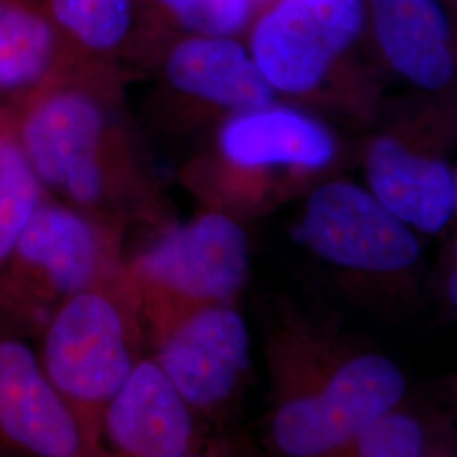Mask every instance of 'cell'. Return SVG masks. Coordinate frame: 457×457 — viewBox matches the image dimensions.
I'll list each match as a JSON object with an SVG mask.
<instances>
[{
  "label": "cell",
  "instance_id": "cell-20",
  "mask_svg": "<svg viewBox=\"0 0 457 457\" xmlns=\"http://www.w3.org/2000/svg\"><path fill=\"white\" fill-rule=\"evenodd\" d=\"M436 288L442 303H445V307L457 315V262L444 256L436 279Z\"/></svg>",
  "mask_w": 457,
  "mask_h": 457
},
{
  "label": "cell",
  "instance_id": "cell-16",
  "mask_svg": "<svg viewBox=\"0 0 457 457\" xmlns=\"http://www.w3.org/2000/svg\"><path fill=\"white\" fill-rule=\"evenodd\" d=\"M73 63L46 0H0V111Z\"/></svg>",
  "mask_w": 457,
  "mask_h": 457
},
{
  "label": "cell",
  "instance_id": "cell-5",
  "mask_svg": "<svg viewBox=\"0 0 457 457\" xmlns=\"http://www.w3.org/2000/svg\"><path fill=\"white\" fill-rule=\"evenodd\" d=\"M39 358L87 439L102 449V417L145 358L147 332L126 270L70 296L39 336Z\"/></svg>",
  "mask_w": 457,
  "mask_h": 457
},
{
  "label": "cell",
  "instance_id": "cell-22",
  "mask_svg": "<svg viewBox=\"0 0 457 457\" xmlns=\"http://www.w3.org/2000/svg\"><path fill=\"white\" fill-rule=\"evenodd\" d=\"M445 258H449V260H454L457 262V232L453 236V239L449 241V245H447V249H445V254H444Z\"/></svg>",
  "mask_w": 457,
  "mask_h": 457
},
{
  "label": "cell",
  "instance_id": "cell-8",
  "mask_svg": "<svg viewBox=\"0 0 457 457\" xmlns=\"http://www.w3.org/2000/svg\"><path fill=\"white\" fill-rule=\"evenodd\" d=\"M366 22L364 0H270L249 26L247 48L277 96L337 100L345 111L368 117L373 98L339 73Z\"/></svg>",
  "mask_w": 457,
  "mask_h": 457
},
{
  "label": "cell",
  "instance_id": "cell-7",
  "mask_svg": "<svg viewBox=\"0 0 457 457\" xmlns=\"http://www.w3.org/2000/svg\"><path fill=\"white\" fill-rule=\"evenodd\" d=\"M149 337L188 312L237 305L251 277L245 224L202 209L185 222H163L156 236L124 260Z\"/></svg>",
  "mask_w": 457,
  "mask_h": 457
},
{
  "label": "cell",
  "instance_id": "cell-19",
  "mask_svg": "<svg viewBox=\"0 0 457 457\" xmlns=\"http://www.w3.org/2000/svg\"><path fill=\"white\" fill-rule=\"evenodd\" d=\"M153 14L181 34L241 36L262 9V0H147Z\"/></svg>",
  "mask_w": 457,
  "mask_h": 457
},
{
  "label": "cell",
  "instance_id": "cell-1",
  "mask_svg": "<svg viewBox=\"0 0 457 457\" xmlns=\"http://www.w3.org/2000/svg\"><path fill=\"white\" fill-rule=\"evenodd\" d=\"M2 112L49 195L124 228L166 222L168 198L124 111L120 71L75 62Z\"/></svg>",
  "mask_w": 457,
  "mask_h": 457
},
{
  "label": "cell",
  "instance_id": "cell-4",
  "mask_svg": "<svg viewBox=\"0 0 457 457\" xmlns=\"http://www.w3.org/2000/svg\"><path fill=\"white\" fill-rule=\"evenodd\" d=\"M294 234L366 309L393 317L422 300L419 232L366 187L339 177L319 183L305 195Z\"/></svg>",
  "mask_w": 457,
  "mask_h": 457
},
{
  "label": "cell",
  "instance_id": "cell-14",
  "mask_svg": "<svg viewBox=\"0 0 457 457\" xmlns=\"http://www.w3.org/2000/svg\"><path fill=\"white\" fill-rule=\"evenodd\" d=\"M368 19L393 73L425 96L457 97V48L441 0H370Z\"/></svg>",
  "mask_w": 457,
  "mask_h": 457
},
{
  "label": "cell",
  "instance_id": "cell-18",
  "mask_svg": "<svg viewBox=\"0 0 457 457\" xmlns=\"http://www.w3.org/2000/svg\"><path fill=\"white\" fill-rule=\"evenodd\" d=\"M48 196L7 117L0 112V273L34 212Z\"/></svg>",
  "mask_w": 457,
  "mask_h": 457
},
{
  "label": "cell",
  "instance_id": "cell-12",
  "mask_svg": "<svg viewBox=\"0 0 457 457\" xmlns=\"http://www.w3.org/2000/svg\"><path fill=\"white\" fill-rule=\"evenodd\" d=\"M0 451L100 456L53 386L31 339L0 324Z\"/></svg>",
  "mask_w": 457,
  "mask_h": 457
},
{
  "label": "cell",
  "instance_id": "cell-21",
  "mask_svg": "<svg viewBox=\"0 0 457 457\" xmlns=\"http://www.w3.org/2000/svg\"><path fill=\"white\" fill-rule=\"evenodd\" d=\"M437 402H441L445 409L449 410L457 420V373L445 378V381L439 385L437 396H434Z\"/></svg>",
  "mask_w": 457,
  "mask_h": 457
},
{
  "label": "cell",
  "instance_id": "cell-11",
  "mask_svg": "<svg viewBox=\"0 0 457 457\" xmlns=\"http://www.w3.org/2000/svg\"><path fill=\"white\" fill-rule=\"evenodd\" d=\"M100 442L109 454L128 457L202 456L217 454L215 451L226 454L228 449V444L209 439L207 422L151 356L136 364L109 402Z\"/></svg>",
  "mask_w": 457,
  "mask_h": 457
},
{
  "label": "cell",
  "instance_id": "cell-3",
  "mask_svg": "<svg viewBox=\"0 0 457 457\" xmlns=\"http://www.w3.org/2000/svg\"><path fill=\"white\" fill-rule=\"evenodd\" d=\"M343 145L319 115L271 102L224 117L181 180L204 209L243 224L337 177Z\"/></svg>",
  "mask_w": 457,
  "mask_h": 457
},
{
  "label": "cell",
  "instance_id": "cell-2",
  "mask_svg": "<svg viewBox=\"0 0 457 457\" xmlns=\"http://www.w3.org/2000/svg\"><path fill=\"white\" fill-rule=\"evenodd\" d=\"M266 441L279 456L337 457L409 393L407 376L388 354L292 303L278 309L266 330Z\"/></svg>",
  "mask_w": 457,
  "mask_h": 457
},
{
  "label": "cell",
  "instance_id": "cell-6",
  "mask_svg": "<svg viewBox=\"0 0 457 457\" xmlns=\"http://www.w3.org/2000/svg\"><path fill=\"white\" fill-rule=\"evenodd\" d=\"M126 232L49 195L0 273V324L39 339L65 300L122 270Z\"/></svg>",
  "mask_w": 457,
  "mask_h": 457
},
{
  "label": "cell",
  "instance_id": "cell-13",
  "mask_svg": "<svg viewBox=\"0 0 457 457\" xmlns=\"http://www.w3.org/2000/svg\"><path fill=\"white\" fill-rule=\"evenodd\" d=\"M160 68L170 96L219 120L278 100L239 36L181 34L163 46Z\"/></svg>",
  "mask_w": 457,
  "mask_h": 457
},
{
  "label": "cell",
  "instance_id": "cell-15",
  "mask_svg": "<svg viewBox=\"0 0 457 457\" xmlns=\"http://www.w3.org/2000/svg\"><path fill=\"white\" fill-rule=\"evenodd\" d=\"M49 16L73 62L120 71L162 26L147 0H46Z\"/></svg>",
  "mask_w": 457,
  "mask_h": 457
},
{
  "label": "cell",
  "instance_id": "cell-10",
  "mask_svg": "<svg viewBox=\"0 0 457 457\" xmlns=\"http://www.w3.org/2000/svg\"><path fill=\"white\" fill-rule=\"evenodd\" d=\"M160 364L185 402L209 424L237 407L251 378V334L237 305L188 312L149 337Z\"/></svg>",
  "mask_w": 457,
  "mask_h": 457
},
{
  "label": "cell",
  "instance_id": "cell-17",
  "mask_svg": "<svg viewBox=\"0 0 457 457\" xmlns=\"http://www.w3.org/2000/svg\"><path fill=\"white\" fill-rule=\"evenodd\" d=\"M457 420L434 396L410 392L360 428L337 457H456Z\"/></svg>",
  "mask_w": 457,
  "mask_h": 457
},
{
  "label": "cell",
  "instance_id": "cell-9",
  "mask_svg": "<svg viewBox=\"0 0 457 457\" xmlns=\"http://www.w3.org/2000/svg\"><path fill=\"white\" fill-rule=\"evenodd\" d=\"M457 97L428 96L388 119L364 143L366 188L419 234L437 236L454 220Z\"/></svg>",
  "mask_w": 457,
  "mask_h": 457
},
{
  "label": "cell",
  "instance_id": "cell-23",
  "mask_svg": "<svg viewBox=\"0 0 457 457\" xmlns=\"http://www.w3.org/2000/svg\"><path fill=\"white\" fill-rule=\"evenodd\" d=\"M0 112H2V111H0Z\"/></svg>",
  "mask_w": 457,
  "mask_h": 457
}]
</instances>
